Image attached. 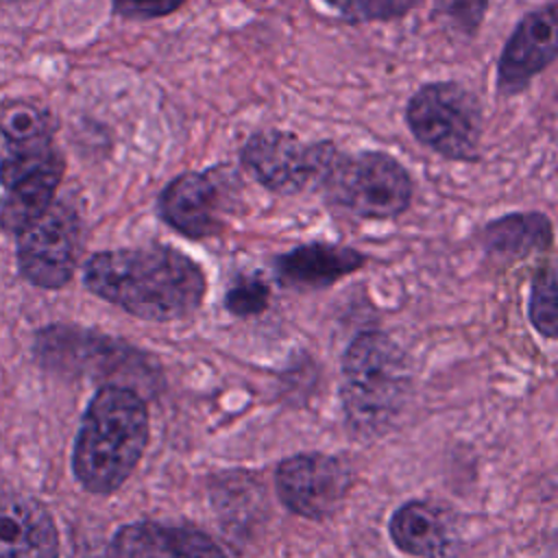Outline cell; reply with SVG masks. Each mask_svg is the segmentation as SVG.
Segmentation results:
<instances>
[{"mask_svg": "<svg viewBox=\"0 0 558 558\" xmlns=\"http://www.w3.org/2000/svg\"><path fill=\"white\" fill-rule=\"evenodd\" d=\"M403 122L416 144L447 161H480L484 109L458 81H427L408 98Z\"/></svg>", "mask_w": 558, "mask_h": 558, "instance_id": "obj_5", "label": "cell"}, {"mask_svg": "<svg viewBox=\"0 0 558 558\" xmlns=\"http://www.w3.org/2000/svg\"><path fill=\"white\" fill-rule=\"evenodd\" d=\"M83 227L65 201L52 205L17 233V264L24 279L39 288H63L78 262Z\"/></svg>", "mask_w": 558, "mask_h": 558, "instance_id": "obj_8", "label": "cell"}, {"mask_svg": "<svg viewBox=\"0 0 558 558\" xmlns=\"http://www.w3.org/2000/svg\"><path fill=\"white\" fill-rule=\"evenodd\" d=\"M340 390L351 434L360 440L379 438L395 425L410 397L412 364L384 331H362L344 351Z\"/></svg>", "mask_w": 558, "mask_h": 558, "instance_id": "obj_3", "label": "cell"}, {"mask_svg": "<svg viewBox=\"0 0 558 558\" xmlns=\"http://www.w3.org/2000/svg\"><path fill=\"white\" fill-rule=\"evenodd\" d=\"M0 558H59L50 512L31 495L0 484Z\"/></svg>", "mask_w": 558, "mask_h": 558, "instance_id": "obj_12", "label": "cell"}, {"mask_svg": "<svg viewBox=\"0 0 558 558\" xmlns=\"http://www.w3.org/2000/svg\"><path fill=\"white\" fill-rule=\"evenodd\" d=\"M490 0H432V17L453 35L473 39L488 13Z\"/></svg>", "mask_w": 558, "mask_h": 558, "instance_id": "obj_19", "label": "cell"}, {"mask_svg": "<svg viewBox=\"0 0 558 558\" xmlns=\"http://www.w3.org/2000/svg\"><path fill=\"white\" fill-rule=\"evenodd\" d=\"M270 290L259 277H240L225 296V305L235 316L259 314L268 305Z\"/></svg>", "mask_w": 558, "mask_h": 558, "instance_id": "obj_21", "label": "cell"}, {"mask_svg": "<svg viewBox=\"0 0 558 558\" xmlns=\"http://www.w3.org/2000/svg\"><path fill=\"white\" fill-rule=\"evenodd\" d=\"M107 558H225V554L196 527L137 521L113 534Z\"/></svg>", "mask_w": 558, "mask_h": 558, "instance_id": "obj_13", "label": "cell"}, {"mask_svg": "<svg viewBox=\"0 0 558 558\" xmlns=\"http://www.w3.org/2000/svg\"><path fill=\"white\" fill-rule=\"evenodd\" d=\"M530 320L534 329L554 340L558 336V316H556V270L551 264L543 266L532 281L530 290Z\"/></svg>", "mask_w": 558, "mask_h": 558, "instance_id": "obj_20", "label": "cell"}, {"mask_svg": "<svg viewBox=\"0 0 558 558\" xmlns=\"http://www.w3.org/2000/svg\"><path fill=\"white\" fill-rule=\"evenodd\" d=\"M558 2L527 11L510 31L495 65V87L504 98L523 94L558 59Z\"/></svg>", "mask_w": 558, "mask_h": 558, "instance_id": "obj_10", "label": "cell"}, {"mask_svg": "<svg viewBox=\"0 0 558 558\" xmlns=\"http://www.w3.org/2000/svg\"><path fill=\"white\" fill-rule=\"evenodd\" d=\"M83 279L96 296L150 323L187 318L205 296L201 266L166 244L100 251L87 259Z\"/></svg>", "mask_w": 558, "mask_h": 558, "instance_id": "obj_1", "label": "cell"}, {"mask_svg": "<svg viewBox=\"0 0 558 558\" xmlns=\"http://www.w3.org/2000/svg\"><path fill=\"white\" fill-rule=\"evenodd\" d=\"M338 144L329 137L303 140L294 131L266 126L240 144V166L268 192L294 196L318 187Z\"/></svg>", "mask_w": 558, "mask_h": 558, "instance_id": "obj_6", "label": "cell"}, {"mask_svg": "<svg viewBox=\"0 0 558 558\" xmlns=\"http://www.w3.org/2000/svg\"><path fill=\"white\" fill-rule=\"evenodd\" d=\"M366 264L364 253L342 244L310 242L275 257L277 277L301 290L329 288L338 279L360 270Z\"/></svg>", "mask_w": 558, "mask_h": 558, "instance_id": "obj_14", "label": "cell"}, {"mask_svg": "<svg viewBox=\"0 0 558 558\" xmlns=\"http://www.w3.org/2000/svg\"><path fill=\"white\" fill-rule=\"evenodd\" d=\"M65 172L63 153L54 140L35 144H4L0 153V229L20 233L54 201Z\"/></svg>", "mask_w": 558, "mask_h": 558, "instance_id": "obj_7", "label": "cell"}, {"mask_svg": "<svg viewBox=\"0 0 558 558\" xmlns=\"http://www.w3.org/2000/svg\"><path fill=\"white\" fill-rule=\"evenodd\" d=\"M331 207L364 220H390L414 201L410 170L386 150H336L320 185Z\"/></svg>", "mask_w": 558, "mask_h": 558, "instance_id": "obj_4", "label": "cell"}, {"mask_svg": "<svg viewBox=\"0 0 558 558\" xmlns=\"http://www.w3.org/2000/svg\"><path fill=\"white\" fill-rule=\"evenodd\" d=\"M9 2H24V0H9Z\"/></svg>", "mask_w": 558, "mask_h": 558, "instance_id": "obj_23", "label": "cell"}, {"mask_svg": "<svg viewBox=\"0 0 558 558\" xmlns=\"http://www.w3.org/2000/svg\"><path fill=\"white\" fill-rule=\"evenodd\" d=\"M351 475L347 464L327 453H296L286 458L275 473L281 504L305 519H327L344 501Z\"/></svg>", "mask_w": 558, "mask_h": 558, "instance_id": "obj_11", "label": "cell"}, {"mask_svg": "<svg viewBox=\"0 0 558 558\" xmlns=\"http://www.w3.org/2000/svg\"><path fill=\"white\" fill-rule=\"evenodd\" d=\"M331 13L349 24L395 22L410 15L423 0H320Z\"/></svg>", "mask_w": 558, "mask_h": 558, "instance_id": "obj_18", "label": "cell"}, {"mask_svg": "<svg viewBox=\"0 0 558 558\" xmlns=\"http://www.w3.org/2000/svg\"><path fill=\"white\" fill-rule=\"evenodd\" d=\"M482 244L488 253L521 257L551 246V220L541 211H512L484 225Z\"/></svg>", "mask_w": 558, "mask_h": 558, "instance_id": "obj_16", "label": "cell"}, {"mask_svg": "<svg viewBox=\"0 0 558 558\" xmlns=\"http://www.w3.org/2000/svg\"><path fill=\"white\" fill-rule=\"evenodd\" d=\"M187 0H111L113 15L122 20L150 22L181 11Z\"/></svg>", "mask_w": 558, "mask_h": 558, "instance_id": "obj_22", "label": "cell"}, {"mask_svg": "<svg viewBox=\"0 0 558 558\" xmlns=\"http://www.w3.org/2000/svg\"><path fill=\"white\" fill-rule=\"evenodd\" d=\"M54 113L33 98H4L0 100V135L4 144H35L54 140Z\"/></svg>", "mask_w": 558, "mask_h": 558, "instance_id": "obj_17", "label": "cell"}, {"mask_svg": "<svg viewBox=\"0 0 558 558\" xmlns=\"http://www.w3.org/2000/svg\"><path fill=\"white\" fill-rule=\"evenodd\" d=\"M238 177L229 166L205 170H185L172 177L157 196L159 218L177 233L190 240H203L220 233L225 227L229 185Z\"/></svg>", "mask_w": 558, "mask_h": 558, "instance_id": "obj_9", "label": "cell"}, {"mask_svg": "<svg viewBox=\"0 0 558 558\" xmlns=\"http://www.w3.org/2000/svg\"><path fill=\"white\" fill-rule=\"evenodd\" d=\"M397 549L414 558H453L456 538L445 514L427 501H405L388 523Z\"/></svg>", "mask_w": 558, "mask_h": 558, "instance_id": "obj_15", "label": "cell"}, {"mask_svg": "<svg viewBox=\"0 0 558 558\" xmlns=\"http://www.w3.org/2000/svg\"><path fill=\"white\" fill-rule=\"evenodd\" d=\"M148 442L146 401L129 386L107 384L89 401L74 445L72 466L94 495L118 490Z\"/></svg>", "mask_w": 558, "mask_h": 558, "instance_id": "obj_2", "label": "cell"}]
</instances>
